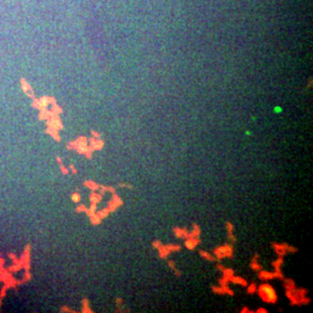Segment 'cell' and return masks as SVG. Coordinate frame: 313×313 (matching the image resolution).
<instances>
[{"label": "cell", "mask_w": 313, "mask_h": 313, "mask_svg": "<svg viewBox=\"0 0 313 313\" xmlns=\"http://www.w3.org/2000/svg\"><path fill=\"white\" fill-rule=\"evenodd\" d=\"M257 257H259V255L257 254H255V256H254V259H253V261H252V263H250V268L252 269H254V270H257V272H260V270H262V267L260 266V264H257Z\"/></svg>", "instance_id": "11"}, {"label": "cell", "mask_w": 313, "mask_h": 313, "mask_svg": "<svg viewBox=\"0 0 313 313\" xmlns=\"http://www.w3.org/2000/svg\"><path fill=\"white\" fill-rule=\"evenodd\" d=\"M256 312L257 313H267V310H264V308H262V307H261L260 310H257Z\"/></svg>", "instance_id": "21"}, {"label": "cell", "mask_w": 313, "mask_h": 313, "mask_svg": "<svg viewBox=\"0 0 313 313\" xmlns=\"http://www.w3.org/2000/svg\"><path fill=\"white\" fill-rule=\"evenodd\" d=\"M256 289H257V286H256V285H255V284L253 283V284H250V285H249L248 288H247V292L252 295V293H254V292H256Z\"/></svg>", "instance_id": "17"}, {"label": "cell", "mask_w": 313, "mask_h": 313, "mask_svg": "<svg viewBox=\"0 0 313 313\" xmlns=\"http://www.w3.org/2000/svg\"><path fill=\"white\" fill-rule=\"evenodd\" d=\"M73 200L74 201H79V195H73Z\"/></svg>", "instance_id": "23"}, {"label": "cell", "mask_w": 313, "mask_h": 313, "mask_svg": "<svg viewBox=\"0 0 313 313\" xmlns=\"http://www.w3.org/2000/svg\"><path fill=\"white\" fill-rule=\"evenodd\" d=\"M241 312H252V311H249V310H247V307H243V311H241Z\"/></svg>", "instance_id": "24"}, {"label": "cell", "mask_w": 313, "mask_h": 313, "mask_svg": "<svg viewBox=\"0 0 313 313\" xmlns=\"http://www.w3.org/2000/svg\"><path fill=\"white\" fill-rule=\"evenodd\" d=\"M226 230H227L228 239L231 240V243H234V241H236V237L233 236V225H232L230 221H227V223H226Z\"/></svg>", "instance_id": "7"}, {"label": "cell", "mask_w": 313, "mask_h": 313, "mask_svg": "<svg viewBox=\"0 0 313 313\" xmlns=\"http://www.w3.org/2000/svg\"><path fill=\"white\" fill-rule=\"evenodd\" d=\"M200 233H201V230H200L198 225H194V230H192L191 233H189V237H191V238L200 237Z\"/></svg>", "instance_id": "13"}, {"label": "cell", "mask_w": 313, "mask_h": 313, "mask_svg": "<svg viewBox=\"0 0 313 313\" xmlns=\"http://www.w3.org/2000/svg\"><path fill=\"white\" fill-rule=\"evenodd\" d=\"M212 291L214 293H218V295H230L233 296V291H232L230 288H227V285H221L220 288H216V286H212Z\"/></svg>", "instance_id": "3"}, {"label": "cell", "mask_w": 313, "mask_h": 313, "mask_svg": "<svg viewBox=\"0 0 313 313\" xmlns=\"http://www.w3.org/2000/svg\"><path fill=\"white\" fill-rule=\"evenodd\" d=\"M272 277H275L274 272H262V270H260V272H259V278L263 279V281H268V279H270V278H272Z\"/></svg>", "instance_id": "10"}, {"label": "cell", "mask_w": 313, "mask_h": 313, "mask_svg": "<svg viewBox=\"0 0 313 313\" xmlns=\"http://www.w3.org/2000/svg\"><path fill=\"white\" fill-rule=\"evenodd\" d=\"M257 293L260 296V298L266 303H270V304H275L277 301V293L275 289L272 288L270 284L263 283L259 286V289L256 290Z\"/></svg>", "instance_id": "1"}, {"label": "cell", "mask_w": 313, "mask_h": 313, "mask_svg": "<svg viewBox=\"0 0 313 313\" xmlns=\"http://www.w3.org/2000/svg\"><path fill=\"white\" fill-rule=\"evenodd\" d=\"M284 285H285V289L289 290V291L295 290V283H293V281H292V279H286Z\"/></svg>", "instance_id": "14"}, {"label": "cell", "mask_w": 313, "mask_h": 313, "mask_svg": "<svg viewBox=\"0 0 313 313\" xmlns=\"http://www.w3.org/2000/svg\"><path fill=\"white\" fill-rule=\"evenodd\" d=\"M198 253H200V255H201L202 257H204L205 260H208V261H214L216 260V257H214V255H211L210 253H207V252H204V250H200Z\"/></svg>", "instance_id": "12"}, {"label": "cell", "mask_w": 313, "mask_h": 313, "mask_svg": "<svg viewBox=\"0 0 313 313\" xmlns=\"http://www.w3.org/2000/svg\"><path fill=\"white\" fill-rule=\"evenodd\" d=\"M217 268H218V269H220V270H221V272H223V270H224V269H225V268H224V267L221 266V264H217Z\"/></svg>", "instance_id": "22"}, {"label": "cell", "mask_w": 313, "mask_h": 313, "mask_svg": "<svg viewBox=\"0 0 313 313\" xmlns=\"http://www.w3.org/2000/svg\"><path fill=\"white\" fill-rule=\"evenodd\" d=\"M108 211H109V210H103V211H101V212H100V217H106V214H108Z\"/></svg>", "instance_id": "20"}, {"label": "cell", "mask_w": 313, "mask_h": 313, "mask_svg": "<svg viewBox=\"0 0 313 313\" xmlns=\"http://www.w3.org/2000/svg\"><path fill=\"white\" fill-rule=\"evenodd\" d=\"M167 248L169 249L171 253H172V252H179L180 249H181V247H180V246H176V245H168Z\"/></svg>", "instance_id": "18"}, {"label": "cell", "mask_w": 313, "mask_h": 313, "mask_svg": "<svg viewBox=\"0 0 313 313\" xmlns=\"http://www.w3.org/2000/svg\"><path fill=\"white\" fill-rule=\"evenodd\" d=\"M152 246H153V247H156V248H159V247L161 246V243H160L159 240H156V241H153Z\"/></svg>", "instance_id": "19"}, {"label": "cell", "mask_w": 313, "mask_h": 313, "mask_svg": "<svg viewBox=\"0 0 313 313\" xmlns=\"http://www.w3.org/2000/svg\"><path fill=\"white\" fill-rule=\"evenodd\" d=\"M158 249H159V256H160L161 259H166L167 255L171 253V250L167 248V246H164V245H161Z\"/></svg>", "instance_id": "9"}, {"label": "cell", "mask_w": 313, "mask_h": 313, "mask_svg": "<svg viewBox=\"0 0 313 313\" xmlns=\"http://www.w3.org/2000/svg\"><path fill=\"white\" fill-rule=\"evenodd\" d=\"M283 245H284L285 250H286V253H288V252H290V253H296V252H297V248L293 247V246H289V245H286V243H283Z\"/></svg>", "instance_id": "15"}, {"label": "cell", "mask_w": 313, "mask_h": 313, "mask_svg": "<svg viewBox=\"0 0 313 313\" xmlns=\"http://www.w3.org/2000/svg\"><path fill=\"white\" fill-rule=\"evenodd\" d=\"M214 255L218 260H221L224 257H232L233 255V247L232 245H224V246H219L214 249Z\"/></svg>", "instance_id": "2"}, {"label": "cell", "mask_w": 313, "mask_h": 313, "mask_svg": "<svg viewBox=\"0 0 313 313\" xmlns=\"http://www.w3.org/2000/svg\"><path fill=\"white\" fill-rule=\"evenodd\" d=\"M230 282L234 284H239V285H243V286H247L246 279H243V277H239V276H234V275H232L231 277H230Z\"/></svg>", "instance_id": "6"}, {"label": "cell", "mask_w": 313, "mask_h": 313, "mask_svg": "<svg viewBox=\"0 0 313 313\" xmlns=\"http://www.w3.org/2000/svg\"><path fill=\"white\" fill-rule=\"evenodd\" d=\"M272 248L275 249V252H276L279 256H283V255L286 254V250H285V248H284V245H276V243H272Z\"/></svg>", "instance_id": "8"}, {"label": "cell", "mask_w": 313, "mask_h": 313, "mask_svg": "<svg viewBox=\"0 0 313 313\" xmlns=\"http://www.w3.org/2000/svg\"><path fill=\"white\" fill-rule=\"evenodd\" d=\"M175 236L178 238H181V239H187L189 237V233L185 228H180V227H174L173 228Z\"/></svg>", "instance_id": "5"}, {"label": "cell", "mask_w": 313, "mask_h": 313, "mask_svg": "<svg viewBox=\"0 0 313 313\" xmlns=\"http://www.w3.org/2000/svg\"><path fill=\"white\" fill-rule=\"evenodd\" d=\"M168 266L171 267V268L173 269L174 272H175V275H176V276H180V272L178 270V269H176V267H175V263H174L173 261H168Z\"/></svg>", "instance_id": "16"}, {"label": "cell", "mask_w": 313, "mask_h": 313, "mask_svg": "<svg viewBox=\"0 0 313 313\" xmlns=\"http://www.w3.org/2000/svg\"><path fill=\"white\" fill-rule=\"evenodd\" d=\"M198 243H200V238L198 237H196V238L188 237L185 239V247L188 249H194Z\"/></svg>", "instance_id": "4"}]
</instances>
